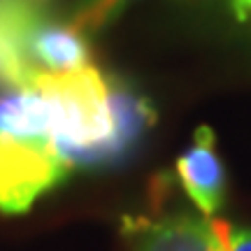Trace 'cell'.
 Masks as SVG:
<instances>
[{
  "label": "cell",
  "instance_id": "obj_1",
  "mask_svg": "<svg viewBox=\"0 0 251 251\" xmlns=\"http://www.w3.org/2000/svg\"><path fill=\"white\" fill-rule=\"evenodd\" d=\"M30 91L45 100L51 142L70 168L114 158L109 81L93 65L75 72H40Z\"/></svg>",
  "mask_w": 251,
  "mask_h": 251
},
{
  "label": "cell",
  "instance_id": "obj_2",
  "mask_svg": "<svg viewBox=\"0 0 251 251\" xmlns=\"http://www.w3.org/2000/svg\"><path fill=\"white\" fill-rule=\"evenodd\" d=\"M70 170V163L51 140L0 133V212H28L37 198L61 184Z\"/></svg>",
  "mask_w": 251,
  "mask_h": 251
},
{
  "label": "cell",
  "instance_id": "obj_3",
  "mask_svg": "<svg viewBox=\"0 0 251 251\" xmlns=\"http://www.w3.org/2000/svg\"><path fill=\"white\" fill-rule=\"evenodd\" d=\"M45 14L33 0H0V86L30 91L40 68L33 61V40Z\"/></svg>",
  "mask_w": 251,
  "mask_h": 251
},
{
  "label": "cell",
  "instance_id": "obj_4",
  "mask_svg": "<svg viewBox=\"0 0 251 251\" xmlns=\"http://www.w3.org/2000/svg\"><path fill=\"white\" fill-rule=\"evenodd\" d=\"M177 175L186 196L207 216H212L224 205L226 172L214 147V133L209 126H200L193 137V147L177 161Z\"/></svg>",
  "mask_w": 251,
  "mask_h": 251
},
{
  "label": "cell",
  "instance_id": "obj_5",
  "mask_svg": "<svg viewBox=\"0 0 251 251\" xmlns=\"http://www.w3.org/2000/svg\"><path fill=\"white\" fill-rule=\"evenodd\" d=\"M128 233L135 237V251H221L209 219L191 214L165 216L158 221L133 219Z\"/></svg>",
  "mask_w": 251,
  "mask_h": 251
},
{
  "label": "cell",
  "instance_id": "obj_6",
  "mask_svg": "<svg viewBox=\"0 0 251 251\" xmlns=\"http://www.w3.org/2000/svg\"><path fill=\"white\" fill-rule=\"evenodd\" d=\"M33 61L42 72H75L91 65V49L77 28L45 19L33 40Z\"/></svg>",
  "mask_w": 251,
  "mask_h": 251
},
{
  "label": "cell",
  "instance_id": "obj_7",
  "mask_svg": "<svg viewBox=\"0 0 251 251\" xmlns=\"http://www.w3.org/2000/svg\"><path fill=\"white\" fill-rule=\"evenodd\" d=\"M209 228L221 251H251V228H235L221 219H209Z\"/></svg>",
  "mask_w": 251,
  "mask_h": 251
},
{
  "label": "cell",
  "instance_id": "obj_8",
  "mask_svg": "<svg viewBox=\"0 0 251 251\" xmlns=\"http://www.w3.org/2000/svg\"><path fill=\"white\" fill-rule=\"evenodd\" d=\"M233 14L240 21H249L251 19V0H230Z\"/></svg>",
  "mask_w": 251,
  "mask_h": 251
}]
</instances>
